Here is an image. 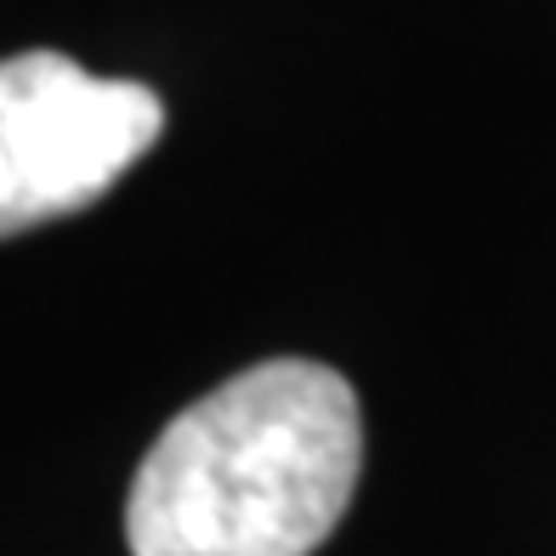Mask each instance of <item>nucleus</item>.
I'll return each mask as SVG.
<instances>
[{
    "mask_svg": "<svg viewBox=\"0 0 556 556\" xmlns=\"http://www.w3.org/2000/svg\"><path fill=\"white\" fill-rule=\"evenodd\" d=\"M364 420L346 375L267 358L188 403L142 454L131 556H313L346 517Z\"/></svg>",
    "mask_w": 556,
    "mask_h": 556,
    "instance_id": "f257e3e1",
    "label": "nucleus"
},
{
    "mask_svg": "<svg viewBox=\"0 0 556 556\" xmlns=\"http://www.w3.org/2000/svg\"><path fill=\"white\" fill-rule=\"evenodd\" d=\"M165 131L160 97L63 52L0 63V239L97 205Z\"/></svg>",
    "mask_w": 556,
    "mask_h": 556,
    "instance_id": "f03ea898",
    "label": "nucleus"
}]
</instances>
